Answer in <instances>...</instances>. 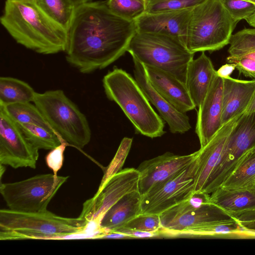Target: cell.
Listing matches in <instances>:
<instances>
[{"label":"cell","mask_w":255,"mask_h":255,"mask_svg":"<svg viewBox=\"0 0 255 255\" xmlns=\"http://www.w3.org/2000/svg\"><path fill=\"white\" fill-rule=\"evenodd\" d=\"M136 32L135 21L114 14L106 0L83 3L67 30L66 60L83 74L102 69L127 51Z\"/></svg>","instance_id":"6da1fadb"},{"label":"cell","mask_w":255,"mask_h":255,"mask_svg":"<svg viewBox=\"0 0 255 255\" xmlns=\"http://www.w3.org/2000/svg\"><path fill=\"white\" fill-rule=\"evenodd\" d=\"M0 20L17 43L37 53L54 54L66 49L67 31L32 0H5Z\"/></svg>","instance_id":"7a4b0ae2"},{"label":"cell","mask_w":255,"mask_h":255,"mask_svg":"<svg viewBox=\"0 0 255 255\" xmlns=\"http://www.w3.org/2000/svg\"><path fill=\"white\" fill-rule=\"evenodd\" d=\"M102 83L107 97L121 108L137 132L152 138L165 133L163 119L130 74L115 68L104 76Z\"/></svg>","instance_id":"3957f363"},{"label":"cell","mask_w":255,"mask_h":255,"mask_svg":"<svg viewBox=\"0 0 255 255\" xmlns=\"http://www.w3.org/2000/svg\"><path fill=\"white\" fill-rule=\"evenodd\" d=\"M88 223L76 218L58 216L48 210L22 212L0 210V240L51 239L83 233Z\"/></svg>","instance_id":"277c9868"},{"label":"cell","mask_w":255,"mask_h":255,"mask_svg":"<svg viewBox=\"0 0 255 255\" xmlns=\"http://www.w3.org/2000/svg\"><path fill=\"white\" fill-rule=\"evenodd\" d=\"M127 52L144 66L166 71L185 84L188 66L195 54L174 37L138 31L132 37Z\"/></svg>","instance_id":"5b68a950"},{"label":"cell","mask_w":255,"mask_h":255,"mask_svg":"<svg viewBox=\"0 0 255 255\" xmlns=\"http://www.w3.org/2000/svg\"><path fill=\"white\" fill-rule=\"evenodd\" d=\"M237 23L221 0H205L192 9L186 46L193 53L219 50L229 44Z\"/></svg>","instance_id":"8992f818"},{"label":"cell","mask_w":255,"mask_h":255,"mask_svg":"<svg viewBox=\"0 0 255 255\" xmlns=\"http://www.w3.org/2000/svg\"><path fill=\"white\" fill-rule=\"evenodd\" d=\"M33 103L53 130L68 144L82 148L89 143L91 130L86 116L62 90L36 92Z\"/></svg>","instance_id":"52a82bcc"},{"label":"cell","mask_w":255,"mask_h":255,"mask_svg":"<svg viewBox=\"0 0 255 255\" xmlns=\"http://www.w3.org/2000/svg\"><path fill=\"white\" fill-rule=\"evenodd\" d=\"M159 216L160 232L171 235H181L187 230L235 219L212 203L210 194L205 192L194 193L189 199Z\"/></svg>","instance_id":"ba28073f"},{"label":"cell","mask_w":255,"mask_h":255,"mask_svg":"<svg viewBox=\"0 0 255 255\" xmlns=\"http://www.w3.org/2000/svg\"><path fill=\"white\" fill-rule=\"evenodd\" d=\"M68 176L43 174L0 184V193L8 209L22 212H41L47 206Z\"/></svg>","instance_id":"9c48e42d"},{"label":"cell","mask_w":255,"mask_h":255,"mask_svg":"<svg viewBox=\"0 0 255 255\" xmlns=\"http://www.w3.org/2000/svg\"><path fill=\"white\" fill-rule=\"evenodd\" d=\"M255 146V111L245 112L231 131L221 159L210 176L204 192L211 194L220 187Z\"/></svg>","instance_id":"30bf717a"},{"label":"cell","mask_w":255,"mask_h":255,"mask_svg":"<svg viewBox=\"0 0 255 255\" xmlns=\"http://www.w3.org/2000/svg\"><path fill=\"white\" fill-rule=\"evenodd\" d=\"M196 158L184 169L154 185L142 195L141 214L160 215L192 196Z\"/></svg>","instance_id":"8fae6325"},{"label":"cell","mask_w":255,"mask_h":255,"mask_svg":"<svg viewBox=\"0 0 255 255\" xmlns=\"http://www.w3.org/2000/svg\"><path fill=\"white\" fill-rule=\"evenodd\" d=\"M139 173L137 169L126 168L101 183L97 193L83 204L79 216L89 224L98 225L106 212L125 195L139 191Z\"/></svg>","instance_id":"7c38bea8"},{"label":"cell","mask_w":255,"mask_h":255,"mask_svg":"<svg viewBox=\"0 0 255 255\" xmlns=\"http://www.w3.org/2000/svg\"><path fill=\"white\" fill-rule=\"evenodd\" d=\"M39 149L25 137L16 122L0 108V164L35 169Z\"/></svg>","instance_id":"4fadbf2b"},{"label":"cell","mask_w":255,"mask_h":255,"mask_svg":"<svg viewBox=\"0 0 255 255\" xmlns=\"http://www.w3.org/2000/svg\"><path fill=\"white\" fill-rule=\"evenodd\" d=\"M198 152L179 155L167 152L143 161L136 168L139 173L138 189L140 194L143 195L154 185L184 169L195 160Z\"/></svg>","instance_id":"5bb4252c"},{"label":"cell","mask_w":255,"mask_h":255,"mask_svg":"<svg viewBox=\"0 0 255 255\" xmlns=\"http://www.w3.org/2000/svg\"><path fill=\"white\" fill-rule=\"evenodd\" d=\"M243 114L223 125L208 143L198 150L194 193L204 192L210 176L221 161L230 133Z\"/></svg>","instance_id":"9a60e30c"},{"label":"cell","mask_w":255,"mask_h":255,"mask_svg":"<svg viewBox=\"0 0 255 255\" xmlns=\"http://www.w3.org/2000/svg\"><path fill=\"white\" fill-rule=\"evenodd\" d=\"M223 78L216 73L211 85L198 108L195 132L204 146L222 126Z\"/></svg>","instance_id":"2e32d148"},{"label":"cell","mask_w":255,"mask_h":255,"mask_svg":"<svg viewBox=\"0 0 255 255\" xmlns=\"http://www.w3.org/2000/svg\"><path fill=\"white\" fill-rule=\"evenodd\" d=\"M132 59L134 79L149 102L168 124L171 132L184 133L190 130L191 126L188 116L176 109L153 88L147 78L144 65L136 59Z\"/></svg>","instance_id":"e0dca14e"},{"label":"cell","mask_w":255,"mask_h":255,"mask_svg":"<svg viewBox=\"0 0 255 255\" xmlns=\"http://www.w3.org/2000/svg\"><path fill=\"white\" fill-rule=\"evenodd\" d=\"M192 9L145 13L135 21L136 31L167 35L185 45Z\"/></svg>","instance_id":"ac0fdd59"},{"label":"cell","mask_w":255,"mask_h":255,"mask_svg":"<svg viewBox=\"0 0 255 255\" xmlns=\"http://www.w3.org/2000/svg\"><path fill=\"white\" fill-rule=\"evenodd\" d=\"M144 66L151 86L176 109L186 113L196 108L185 84L166 71Z\"/></svg>","instance_id":"d6986e66"},{"label":"cell","mask_w":255,"mask_h":255,"mask_svg":"<svg viewBox=\"0 0 255 255\" xmlns=\"http://www.w3.org/2000/svg\"><path fill=\"white\" fill-rule=\"evenodd\" d=\"M255 96V79L223 78L222 125L245 113Z\"/></svg>","instance_id":"ffe728a7"},{"label":"cell","mask_w":255,"mask_h":255,"mask_svg":"<svg viewBox=\"0 0 255 255\" xmlns=\"http://www.w3.org/2000/svg\"><path fill=\"white\" fill-rule=\"evenodd\" d=\"M216 74L211 60L204 52L189 63L186 85L196 108L203 102Z\"/></svg>","instance_id":"44dd1931"},{"label":"cell","mask_w":255,"mask_h":255,"mask_svg":"<svg viewBox=\"0 0 255 255\" xmlns=\"http://www.w3.org/2000/svg\"><path fill=\"white\" fill-rule=\"evenodd\" d=\"M142 195L136 191L125 195L104 214L98 226L103 234L124 227L129 221L141 214Z\"/></svg>","instance_id":"7402d4cb"},{"label":"cell","mask_w":255,"mask_h":255,"mask_svg":"<svg viewBox=\"0 0 255 255\" xmlns=\"http://www.w3.org/2000/svg\"><path fill=\"white\" fill-rule=\"evenodd\" d=\"M212 203L231 215L255 208V187L229 190L219 187L210 194Z\"/></svg>","instance_id":"603a6c76"},{"label":"cell","mask_w":255,"mask_h":255,"mask_svg":"<svg viewBox=\"0 0 255 255\" xmlns=\"http://www.w3.org/2000/svg\"><path fill=\"white\" fill-rule=\"evenodd\" d=\"M255 184V148L248 151L220 187L229 190L250 189Z\"/></svg>","instance_id":"cb8c5ba5"},{"label":"cell","mask_w":255,"mask_h":255,"mask_svg":"<svg viewBox=\"0 0 255 255\" xmlns=\"http://www.w3.org/2000/svg\"><path fill=\"white\" fill-rule=\"evenodd\" d=\"M33 88L20 79L0 77V104L33 102L36 94Z\"/></svg>","instance_id":"d4e9b609"},{"label":"cell","mask_w":255,"mask_h":255,"mask_svg":"<svg viewBox=\"0 0 255 255\" xmlns=\"http://www.w3.org/2000/svg\"><path fill=\"white\" fill-rule=\"evenodd\" d=\"M0 108L16 123L35 125L54 131L38 108L31 102L0 104Z\"/></svg>","instance_id":"484cf974"},{"label":"cell","mask_w":255,"mask_h":255,"mask_svg":"<svg viewBox=\"0 0 255 255\" xmlns=\"http://www.w3.org/2000/svg\"><path fill=\"white\" fill-rule=\"evenodd\" d=\"M32 0L47 16L68 30L76 8L71 0Z\"/></svg>","instance_id":"4316f807"},{"label":"cell","mask_w":255,"mask_h":255,"mask_svg":"<svg viewBox=\"0 0 255 255\" xmlns=\"http://www.w3.org/2000/svg\"><path fill=\"white\" fill-rule=\"evenodd\" d=\"M27 139L39 149L51 150L64 140L55 131L29 124L17 123Z\"/></svg>","instance_id":"83f0119b"},{"label":"cell","mask_w":255,"mask_h":255,"mask_svg":"<svg viewBox=\"0 0 255 255\" xmlns=\"http://www.w3.org/2000/svg\"><path fill=\"white\" fill-rule=\"evenodd\" d=\"M229 44V56L255 61V28H245L232 34Z\"/></svg>","instance_id":"f1b7e54d"},{"label":"cell","mask_w":255,"mask_h":255,"mask_svg":"<svg viewBox=\"0 0 255 255\" xmlns=\"http://www.w3.org/2000/svg\"><path fill=\"white\" fill-rule=\"evenodd\" d=\"M110 9L126 20L135 21L146 13L147 0H107Z\"/></svg>","instance_id":"f546056e"},{"label":"cell","mask_w":255,"mask_h":255,"mask_svg":"<svg viewBox=\"0 0 255 255\" xmlns=\"http://www.w3.org/2000/svg\"><path fill=\"white\" fill-rule=\"evenodd\" d=\"M181 235L198 236H230L241 238V226L235 219L187 230Z\"/></svg>","instance_id":"4dcf8cb0"},{"label":"cell","mask_w":255,"mask_h":255,"mask_svg":"<svg viewBox=\"0 0 255 255\" xmlns=\"http://www.w3.org/2000/svg\"><path fill=\"white\" fill-rule=\"evenodd\" d=\"M205 0H147L146 13L192 9Z\"/></svg>","instance_id":"1f68e13d"},{"label":"cell","mask_w":255,"mask_h":255,"mask_svg":"<svg viewBox=\"0 0 255 255\" xmlns=\"http://www.w3.org/2000/svg\"><path fill=\"white\" fill-rule=\"evenodd\" d=\"M123 227L139 231L160 233L161 225L160 216L140 214L129 221Z\"/></svg>","instance_id":"d6a6232c"},{"label":"cell","mask_w":255,"mask_h":255,"mask_svg":"<svg viewBox=\"0 0 255 255\" xmlns=\"http://www.w3.org/2000/svg\"><path fill=\"white\" fill-rule=\"evenodd\" d=\"M232 18L238 22L246 19L255 12V4L245 0H221Z\"/></svg>","instance_id":"836d02e7"},{"label":"cell","mask_w":255,"mask_h":255,"mask_svg":"<svg viewBox=\"0 0 255 255\" xmlns=\"http://www.w3.org/2000/svg\"><path fill=\"white\" fill-rule=\"evenodd\" d=\"M67 144L63 140L60 145L50 150L45 157L46 164L54 174H57L63 165L64 153Z\"/></svg>","instance_id":"e575fe53"},{"label":"cell","mask_w":255,"mask_h":255,"mask_svg":"<svg viewBox=\"0 0 255 255\" xmlns=\"http://www.w3.org/2000/svg\"><path fill=\"white\" fill-rule=\"evenodd\" d=\"M227 61L233 64L240 74L255 79V61L246 57H235L228 56Z\"/></svg>","instance_id":"d590c367"},{"label":"cell","mask_w":255,"mask_h":255,"mask_svg":"<svg viewBox=\"0 0 255 255\" xmlns=\"http://www.w3.org/2000/svg\"><path fill=\"white\" fill-rule=\"evenodd\" d=\"M112 232H119L124 234L129 238H151L158 236L160 233L143 232L131 230L126 227H122Z\"/></svg>","instance_id":"8d00e7d4"},{"label":"cell","mask_w":255,"mask_h":255,"mask_svg":"<svg viewBox=\"0 0 255 255\" xmlns=\"http://www.w3.org/2000/svg\"><path fill=\"white\" fill-rule=\"evenodd\" d=\"M238 222L241 226V238H255V220Z\"/></svg>","instance_id":"74e56055"},{"label":"cell","mask_w":255,"mask_h":255,"mask_svg":"<svg viewBox=\"0 0 255 255\" xmlns=\"http://www.w3.org/2000/svg\"><path fill=\"white\" fill-rule=\"evenodd\" d=\"M237 221L255 220V208L231 215Z\"/></svg>","instance_id":"f35d334b"},{"label":"cell","mask_w":255,"mask_h":255,"mask_svg":"<svg viewBox=\"0 0 255 255\" xmlns=\"http://www.w3.org/2000/svg\"><path fill=\"white\" fill-rule=\"evenodd\" d=\"M236 66L231 63H227L222 65L216 71L217 74L222 78L230 77L233 72L235 70Z\"/></svg>","instance_id":"ab89813d"},{"label":"cell","mask_w":255,"mask_h":255,"mask_svg":"<svg viewBox=\"0 0 255 255\" xmlns=\"http://www.w3.org/2000/svg\"><path fill=\"white\" fill-rule=\"evenodd\" d=\"M246 20L251 26L255 28V12L252 16L246 19Z\"/></svg>","instance_id":"60d3db41"},{"label":"cell","mask_w":255,"mask_h":255,"mask_svg":"<svg viewBox=\"0 0 255 255\" xmlns=\"http://www.w3.org/2000/svg\"><path fill=\"white\" fill-rule=\"evenodd\" d=\"M73 3L75 4V5L77 7L80 5H81L83 3L90 2L92 1V0H71Z\"/></svg>","instance_id":"b9f144b4"},{"label":"cell","mask_w":255,"mask_h":255,"mask_svg":"<svg viewBox=\"0 0 255 255\" xmlns=\"http://www.w3.org/2000/svg\"><path fill=\"white\" fill-rule=\"evenodd\" d=\"M254 111H255V96L246 112L250 113Z\"/></svg>","instance_id":"7bdbcfd3"},{"label":"cell","mask_w":255,"mask_h":255,"mask_svg":"<svg viewBox=\"0 0 255 255\" xmlns=\"http://www.w3.org/2000/svg\"><path fill=\"white\" fill-rule=\"evenodd\" d=\"M0 182H1V179L2 176H3L5 171V168L4 166V165L0 164Z\"/></svg>","instance_id":"ee69618b"},{"label":"cell","mask_w":255,"mask_h":255,"mask_svg":"<svg viewBox=\"0 0 255 255\" xmlns=\"http://www.w3.org/2000/svg\"><path fill=\"white\" fill-rule=\"evenodd\" d=\"M245 0L249 1L252 2L254 3V4H255V0Z\"/></svg>","instance_id":"f6af8a7d"},{"label":"cell","mask_w":255,"mask_h":255,"mask_svg":"<svg viewBox=\"0 0 255 255\" xmlns=\"http://www.w3.org/2000/svg\"><path fill=\"white\" fill-rule=\"evenodd\" d=\"M254 148H255V147Z\"/></svg>","instance_id":"bcb514c9"},{"label":"cell","mask_w":255,"mask_h":255,"mask_svg":"<svg viewBox=\"0 0 255 255\" xmlns=\"http://www.w3.org/2000/svg\"></svg>","instance_id":"7dc6e473"}]
</instances>
